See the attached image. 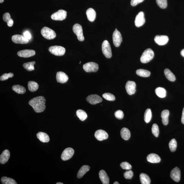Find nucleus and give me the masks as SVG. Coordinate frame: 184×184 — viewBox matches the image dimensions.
<instances>
[{
	"instance_id": "46",
	"label": "nucleus",
	"mask_w": 184,
	"mask_h": 184,
	"mask_svg": "<svg viewBox=\"0 0 184 184\" xmlns=\"http://www.w3.org/2000/svg\"><path fill=\"white\" fill-rule=\"evenodd\" d=\"M3 21L6 22H8L10 20L12 19L11 17L10 14L8 12L5 13L3 15Z\"/></svg>"
},
{
	"instance_id": "53",
	"label": "nucleus",
	"mask_w": 184,
	"mask_h": 184,
	"mask_svg": "<svg viewBox=\"0 0 184 184\" xmlns=\"http://www.w3.org/2000/svg\"><path fill=\"white\" fill-rule=\"evenodd\" d=\"M114 184H119V183L118 182H115L114 183Z\"/></svg>"
},
{
	"instance_id": "11",
	"label": "nucleus",
	"mask_w": 184,
	"mask_h": 184,
	"mask_svg": "<svg viewBox=\"0 0 184 184\" xmlns=\"http://www.w3.org/2000/svg\"><path fill=\"white\" fill-rule=\"evenodd\" d=\"M145 22V20L143 12H140L136 16L135 20V26L139 27L142 26Z\"/></svg>"
},
{
	"instance_id": "7",
	"label": "nucleus",
	"mask_w": 184,
	"mask_h": 184,
	"mask_svg": "<svg viewBox=\"0 0 184 184\" xmlns=\"http://www.w3.org/2000/svg\"><path fill=\"white\" fill-rule=\"evenodd\" d=\"M83 68L86 72H96L99 69V65L95 62H89L84 64Z\"/></svg>"
},
{
	"instance_id": "56",
	"label": "nucleus",
	"mask_w": 184,
	"mask_h": 184,
	"mask_svg": "<svg viewBox=\"0 0 184 184\" xmlns=\"http://www.w3.org/2000/svg\"><path fill=\"white\" fill-rule=\"evenodd\" d=\"M117 29H116L115 30H117Z\"/></svg>"
},
{
	"instance_id": "49",
	"label": "nucleus",
	"mask_w": 184,
	"mask_h": 184,
	"mask_svg": "<svg viewBox=\"0 0 184 184\" xmlns=\"http://www.w3.org/2000/svg\"><path fill=\"white\" fill-rule=\"evenodd\" d=\"M7 25L9 27H12L14 24V21L12 19L10 20L7 23Z\"/></svg>"
},
{
	"instance_id": "55",
	"label": "nucleus",
	"mask_w": 184,
	"mask_h": 184,
	"mask_svg": "<svg viewBox=\"0 0 184 184\" xmlns=\"http://www.w3.org/2000/svg\"><path fill=\"white\" fill-rule=\"evenodd\" d=\"M81 63V62L80 61V63H79V64H80Z\"/></svg>"
},
{
	"instance_id": "39",
	"label": "nucleus",
	"mask_w": 184,
	"mask_h": 184,
	"mask_svg": "<svg viewBox=\"0 0 184 184\" xmlns=\"http://www.w3.org/2000/svg\"><path fill=\"white\" fill-rule=\"evenodd\" d=\"M156 3L160 8L165 9L167 5V0H156Z\"/></svg>"
},
{
	"instance_id": "40",
	"label": "nucleus",
	"mask_w": 184,
	"mask_h": 184,
	"mask_svg": "<svg viewBox=\"0 0 184 184\" xmlns=\"http://www.w3.org/2000/svg\"><path fill=\"white\" fill-rule=\"evenodd\" d=\"M102 97L106 100L109 101H114L115 100V97L112 94L106 93L103 94Z\"/></svg>"
},
{
	"instance_id": "1",
	"label": "nucleus",
	"mask_w": 184,
	"mask_h": 184,
	"mask_svg": "<svg viewBox=\"0 0 184 184\" xmlns=\"http://www.w3.org/2000/svg\"><path fill=\"white\" fill-rule=\"evenodd\" d=\"M46 100L43 96L34 97L29 101V104L36 113H41L45 109Z\"/></svg>"
},
{
	"instance_id": "10",
	"label": "nucleus",
	"mask_w": 184,
	"mask_h": 184,
	"mask_svg": "<svg viewBox=\"0 0 184 184\" xmlns=\"http://www.w3.org/2000/svg\"><path fill=\"white\" fill-rule=\"evenodd\" d=\"M74 150L72 148H68L64 151L61 156L62 160L67 161L71 159L74 154Z\"/></svg>"
},
{
	"instance_id": "18",
	"label": "nucleus",
	"mask_w": 184,
	"mask_h": 184,
	"mask_svg": "<svg viewBox=\"0 0 184 184\" xmlns=\"http://www.w3.org/2000/svg\"><path fill=\"white\" fill-rule=\"evenodd\" d=\"M95 136L96 139L99 141H102L106 139L108 137V134L104 131L99 130L95 132Z\"/></svg>"
},
{
	"instance_id": "48",
	"label": "nucleus",
	"mask_w": 184,
	"mask_h": 184,
	"mask_svg": "<svg viewBox=\"0 0 184 184\" xmlns=\"http://www.w3.org/2000/svg\"><path fill=\"white\" fill-rule=\"evenodd\" d=\"M23 36L28 40H30L32 38V36L28 31H25L23 33Z\"/></svg>"
},
{
	"instance_id": "6",
	"label": "nucleus",
	"mask_w": 184,
	"mask_h": 184,
	"mask_svg": "<svg viewBox=\"0 0 184 184\" xmlns=\"http://www.w3.org/2000/svg\"><path fill=\"white\" fill-rule=\"evenodd\" d=\"M73 32L77 36V38L79 41H84V37L81 26L78 24H75L73 25Z\"/></svg>"
},
{
	"instance_id": "16",
	"label": "nucleus",
	"mask_w": 184,
	"mask_h": 184,
	"mask_svg": "<svg viewBox=\"0 0 184 184\" xmlns=\"http://www.w3.org/2000/svg\"><path fill=\"white\" fill-rule=\"evenodd\" d=\"M35 51L31 49H24L18 51L17 54L18 56L24 58H28L34 56Z\"/></svg>"
},
{
	"instance_id": "30",
	"label": "nucleus",
	"mask_w": 184,
	"mask_h": 184,
	"mask_svg": "<svg viewBox=\"0 0 184 184\" xmlns=\"http://www.w3.org/2000/svg\"><path fill=\"white\" fill-rule=\"evenodd\" d=\"M28 89L31 92H34L37 91L39 88V85L37 83L33 81H30L28 84Z\"/></svg>"
},
{
	"instance_id": "35",
	"label": "nucleus",
	"mask_w": 184,
	"mask_h": 184,
	"mask_svg": "<svg viewBox=\"0 0 184 184\" xmlns=\"http://www.w3.org/2000/svg\"><path fill=\"white\" fill-rule=\"evenodd\" d=\"M35 64V62L34 61L29 62L24 64L23 66L26 70L29 71H32L34 70V65Z\"/></svg>"
},
{
	"instance_id": "37",
	"label": "nucleus",
	"mask_w": 184,
	"mask_h": 184,
	"mask_svg": "<svg viewBox=\"0 0 184 184\" xmlns=\"http://www.w3.org/2000/svg\"><path fill=\"white\" fill-rule=\"evenodd\" d=\"M1 181L3 184H17L15 180L12 178L3 177L1 178Z\"/></svg>"
},
{
	"instance_id": "9",
	"label": "nucleus",
	"mask_w": 184,
	"mask_h": 184,
	"mask_svg": "<svg viewBox=\"0 0 184 184\" xmlns=\"http://www.w3.org/2000/svg\"><path fill=\"white\" fill-rule=\"evenodd\" d=\"M113 44L116 47H118L122 41V36L119 31L115 30L113 34Z\"/></svg>"
},
{
	"instance_id": "23",
	"label": "nucleus",
	"mask_w": 184,
	"mask_h": 184,
	"mask_svg": "<svg viewBox=\"0 0 184 184\" xmlns=\"http://www.w3.org/2000/svg\"><path fill=\"white\" fill-rule=\"evenodd\" d=\"M86 15L88 20L91 22L95 21L96 18V12L93 9L90 8L87 9L86 12Z\"/></svg>"
},
{
	"instance_id": "22",
	"label": "nucleus",
	"mask_w": 184,
	"mask_h": 184,
	"mask_svg": "<svg viewBox=\"0 0 184 184\" xmlns=\"http://www.w3.org/2000/svg\"><path fill=\"white\" fill-rule=\"evenodd\" d=\"M99 178L102 183L103 184H109L110 179L106 171L102 170L99 173Z\"/></svg>"
},
{
	"instance_id": "17",
	"label": "nucleus",
	"mask_w": 184,
	"mask_h": 184,
	"mask_svg": "<svg viewBox=\"0 0 184 184\" xmlns=\"http://www.w3.org/2000/svg\"><path fill=\"white\" fill-rule=\"evenodd\" d=\"M154 41L159 45H165L168 41V36L164 35H157L154 39Z\"/></svg>"
},
{
	"instance_id": "33",
	"label": "nucleus",
	"mask_w": 184,
	"mask_h": 184,
	"mask_svg": "<svg viewBox=\"0 0 184 184\" xmlns=\"http://www.w3.org/2000/svg\"><path fill=\"white\" fill-rule=\"evenodd\" d=\"M76 114L80 120L84 121L87 118V114L84 110H78L76 111Z\"/></svg>"
},
{
	"instance_id": "29",
	"label": "nucleus",
	"mask_w": 184,
	"mask_h": 184,
	"mask_svg": "<svg viewBox=\"0 0 184 184\" xmlns=\"http://www.w3.org/2000/svg\"><path fill=\"white\" fill-rule=\"evenodd\" d=\"M139 177L141 184H150L151 179L148 175L144 173H141Z\"/></svg>"
},
{
	"instance_id": "27",
	"label": "nucleus",
	"mask_w": 184,
	"mask_h": 184,
	"mask_svg": "<svg viewBox=\"0 0 184 184\" xmlns=\"http://www.w3.org/2000/svg\"><path fill=\"white\" fill-rule=\"evenodd\" d=\"M121 137L125 140H128L131 137V133L128 129L124 128L121 130Z\"/></svg>"
},
{
	"instance_id": "28",
	"label": "nucleus",
	"mask_w": 184,
	"mask_h": 184,
	"mask_svg": "<svg viewBox=\"0 0 184 184\" xmlns=\"http://www.w3.org/2000/svg\"><path fill=\"white\" fill-rule=\"evenodd\" d=\"M164 73L165 76L171 82H174L176 80V77L172 72L168 69L164 70Z\"/></svg>"
},
{
	"instance_id": "4",
	"label": "nucleus",
	"mask_w": 184,
	"mask_h": 184,
	"mask_svg": "<svg viewBox=\"0 0 184 184\" xmlns=\"http://www.w3.org/2000/svg\"><path fill=\"white\" fill-rule=\"evenodd\" d=\"M49 51L51 54L56 56H63L65 54L66 49L60 46H53L49 48Z\"/></svg>"
},
{
	"instance_id": "12",
	"label": "nucleus",
	"mask_w": 184,
	"mask_h": 184,
	"mask_svg": "<svg viewBox=\"0 0 184 184\" xmlns=\"http://www.w3.org/2000/svg\"><path fill=\"white\" fill-rule=\"evenodd\" d=\"M136 85L135 82L128 81L125 86L127 93L130 95L134 94L136 91Z\"/></svg>"
},
{
	"instance_id": "13",
	"label": "nucleus",
	"mask_w": 184,
	"mask_h": 184,
	"mask_svg": "<svg viewBox=\"0 0 184 184\" xmlns=\"http://www.w3.org/2000/svg\"><path fill=\"white\" fill-rule=\"evenodd\" d=\"M86 100L90 104L95 105L102 102V98L97 95H89L86 98Z\"/></svg>"
},
{
	"instance_id": "14",
	"label": "nucleus",
	"mask_w": 184,
	"mask_h": 184,
	"mask_svg": "<svg viewBox=\"0 0 184 184\" xmlns=\"http://www.w3.org/2000/svg\"><path fill=\"white\" fill-rule=\"evenodd\" d=\"M12 40L14 43L25 44L28 43L29 40L23 36L19 34H16L12 36Z\"/></svg>"
},
{
	"instance_id": "8",
	"label": "nucleus",
	"mask_w": 184,
	"mask_h": 184,
	"mask_svg": "<svg viewBox=\"0 0 184 184\" xmlns=\"http://www.w3.org/2000/svg\"><path fill=\"white\" fill-rule=\"evenodd\" d=\"M67 16V12L66 11L60 10L51 15V18L53 20L56 21H62L66 19Z\"/></svg>"
},
{
	"instance_id": "36",
	"label": "nucleus",
	"mask_w": 184,
	"mask_h": 184,
	"mask_svg": "<svg viewBox=\"0 0 184 184\" xmlns=\"http://www.w3.org/2000/svg\"><path fill=\"white\" fill-rule=\"evenodd\" d=\"M152 117V113L151 110L150 108H148L145 111L144 116V119L145 122L148 123L150 122Z\"/></svg>"
},
{
	"instance_id": "43",
	"label": "nucleus",
	"mask_w": 184,
	"mask_h": 184,
	"mask_svg": "<svg viewBox=\"0 0 184 184\" xmlns=\"http://www.w3.org/2000/svg\"><path fill=\"white\" fill-rule=\"evenodd\" d=\"M120 166L123 169L129 170L132 168L131 165L127 162H123L120 164Z\"/></svg>"
},
{
	"instance_id": "52",
	"label": "nucleus",
	"mask_w": 184,
	"mask_h": 184,
	"mask_svg": "<svg viewBox=\"0 0 184 184\" xmlns=\"http://www.w3.org/2000/svg\"><path fill=\"white\" fill-rule=\"evenodd\" d=\"M4 1V0H0V3H3Z\"/></svg>"
},
{
	"instance_id": "31",
	"label": "nucleus",
	"mask_w": 184,
	"mask_h": 184,
	"mask_svg": "<svg viewBox=\"0 0 184 184\" xmlns=\"http://www.w3.org/2000/svg\"><path fill=\"white\" fill-rule=\"evenodd\" d=\"M155 93L157 96L161 98H164L166 96V92L164 88L158 87L155 89Z\"/></svg>"
},
{
	"instance_id": "24",
	"label": "nucleus",
	"mask_w": 184,
	"mask_h": 184,
	"mask_svg": "<svg viewBox=\"0 0 184 184\" xmlns=\"http://www.w3.org/2000/svg\"><path fill=\"white\" fill-rule=\"evenodd\" d=\"M37 137L43 143H47L49 141V138L47 133L43 132H39L37 134Z\"/></svg>"
},
{
	"instance_id": "47",
	"label": "nucleus",
	"mask_w": 184,
	"mask_h": 184,
	"mask_svg": "<svg viewBox=\"0 0 184 184\" xmlns=\"http://www.w3.org/2000/svg\"><path fill=\"white\" fill-rule=\"evenodd\" d=\"M144 1V0H131V5L132 6H135Z\"/></svg>"
},
{
	"instance_id": "54",
	"label": "nucleus",
	"mask_w": 184,
	"mask_h": 184,
	"mask_svg": "<svg viewBox=\"0 0 184 184\" xmlns=\"http://www.w3.org/2000/svg\"><path fill=\"white\" fill-rule=\"evenodd\" d=\"M63 183H56V184H63Z\"/></svg>"
},
{
	"instance_id": "20",
	"label": "nucleus",
	"mask_w": 184,
	"mask_h": 184,
	"mask_svg": "<svg viewBox=\"0 0 184 184\" xmlns=\"http://www.w3.org/2000/svg\"><path fill=\"white\" fill-rule=\"evenodd\" d=\"M147 161L149 162L152 163H159L161 161L160 156L155 154H151L147 156Z\"/></svg>"
},
{
	"instance_id": "38",
	"label": "nucleus",
	"mask_w": 184,
	"mask_h": 184,
	"mask_svg": "<svg viewBox=\"0 0 184 184\" xmlns=\"http://www.w3.org/2000/svg\"><path fill=\"white\" fill-rule=\"evenodd\" d=\"M177 142L176 140L174 139L171 140L169 143V148L171 152H172L175 151L177 148Z\"/></svg>"
},
{
	"instance_id": "34",
	"label": "nucleus",
	"mask_w": 184,
	"mask_h": 184,
	"mask_svg": "<svg viewBox=\"0 0 184 184\" xmlns=\"http://www.w3.org/2000/svg\"><path fill=\"white\" fill-rule=\"evenodd\" d=\"M136 73L139 76L143 77H148L150 76V72L147 70L139 69L137 70Z\"/></svg>"
},
{
	"instance_id": "5",
	"label": "nucleus",
	"mask_w": 184,
	"mask_h": 184,
	"mask_svg": "<svg viewBox=\"0 0 184 184\" xmlns=\"http://www.w3.org/2000/svg\"><path fill=\"white\" fill-rule=\"evenodd\" d=\"M102 51L105 56L108 58H110L112 56L111 47L110 44L107 40L103 42L102 45Z\"/></svg>"
},
{
	"instance_id": "21",
	"label": "nucleus",
	"mask_w": 184,
	"mask_h": 184,
	"mask_svg": "<svg viewBox=\"0 0 184 184\" xmlns=\"http://www.w3.org/2000/svg\"><path fill=\"white\" fill-rule=\"evenodd\" d=\"M10 157V152L9 150H6L3 151L0 156V163L1 164H4L8 161Z\"/></svg>"
},
{
	"instance_id": "26",
	"label": "nucleus",
	"mask_w": 184,
	"mask_h": 184,
	"mask_svg": "<svg viewBox=\"0 0 184 184\" xmlns=\"http://www.w3.org/2000/svg\"><path fill=\"white\" fill-rule=\"evenodd\" d=\"M90 168V167L89 166H83L78 171V174H77V177L79 179L82 178L85 174L89 170Z\"/></svg>"
},
{
	"instance_id": "32",
	"label": "nucleus",
	"mask_w": 184,
	"mask_h": 184,
	"mask_svg": "<svg viewBox=\"0 0 184 184\" xmlns=\"http://www.w3.org/2000/svg\"><path fill=\"white\" fill-rule=\"evenodd\" d=\"M12 89L16 93L21 94H23L26 92L25 88L23 86L20 85H15L13 86Z\"/></svg>"
},
{
	"instance_id": "2",
	"label": "nucleus",
	"mask_w": 184,
	"mask_h": 184,
	"mask_svg": "<svg viewBox=\"0 0 184 184\" xmlns=\"http://www.w3.org/2000/svg\"><path fill=\"white\" fill-rule=\"evenodd\" d=\"M154 56V53L152 49H148L145 50L141 57V62L143 64H146L152 60Z\"/></svg>"
},
{
	"instance_id": "44",
	"label": "nucleus",
	"mask_w": 184,
	"mask_h": 184,
	"mask_svg": "<svg viewBox=\"0 0 184 184\" xmlns=\"http://www.w3.org/2000/svg\"><path fill=\"white\" fill-rule=\"evenodd\" d=\"M115 116L116 118L119 120H121L124 117V114L122 110H118L115 112Z\"/></svg>"
},
{
	"instance_id": "41",
	"label": "nucleus",
	"mask_w": 184,
	"mask_h": 184,
	"mask_svg": "<svg viewBox=\"0 0 184 184\" xmlns=\"http://www.w3.org/2000/svg\"><path fill=\"white\" fill-rule=\"evenodd\" d=\"M152 132L153 135L156 137H158L159 133V127L156 124L153 125L152 128Z\"/></svg>"
},
{
	"instance_id": "51",
	"label": "nucleus",
	"mask_w": 184,
	"mask_h": 184,
	"mask_svg": "<svg viewBox=\"0 0 184 184\" xmlns=\"http://www.w3.org/2000/svg\"><path fill=\"white\" fill-rule=\"evenodd\" d=\"M181 54L182 56L184 57V49H183L181 51Z\"/></svg>"
},
{
	"instance_id": "42",
	"label": "nucleus",
	"mask_w": 184,
	"mask_h": 184,
	"mask_svg": "<svg viewBox=\"0 0 184 184\" xmlns=\"http://www.w3.org/2000/svg\"><path fill=\"white\" fill-rule=\"evenodd\" d=\"M14 76V74L12 73H5L2 75L0 78V80L1 81H3L8 80L9 78H12Z\"/></svg>"
},
{
	"instance_id": "15",
	"label": "nucleus",
	"mask_w": 184,
	"mask_h": 184,
	"mask_svg": "<svg viewBox=\"0 0 184 184\" xmlns=\"http://www.w3.org/2000/svg\"><path fill=\"white\" fill-rule=\"evenodd\" d=\"M170 177L176 182H179L180 180L181 177V172L178 167H175L171 171L170 174Z\"/></svg>"
},
{
	"instance_id": "50",
	"label": "nucleus",
	"mask_w": 184,
	"mask_h": 184,
	"mask_svg": "<svg viewBox=\"0 0 184 184\" xmlns=\"http://www.w3.org/2000/svg\"><path fill=\"white\" fill-rule=\"evenodd\" d=\"M181 121L182 124H184V108H183V112H182Z\"/></svg>"
},
{
	"instance_id": "3",
	"label": "nucleus",
	"mask_w": 184,
	"mask_h": 184,
	"mask_svg": "<svg viewBox=\"0 0 184 184\" xmlns=\"http://www.w3.org/2000/svg\"><path fill=\"white\" fill-rule=\"evenodd\" d=\"M41 32L42 36L47 40L54 39L56 36V33L54 30L47 27L43 28L41 29Z\"/></svg>"
},
{
	"instance_id": "25",
	"label": "nucleus",
	"mask_w": 184,
	"mask_h": 184,
	"mask_svg": "<svg viewBox=\"0 0 184 184\" xmlns=\"http://www.w3.org/2000/svg\"><path fill=\"white\" fill-rule=\"evenodd\" d=\"M170 112L168 110H164L162 112L161 117L163 124L166 126L168 123V117Z\"/></svg>"
},
{
	"instance_id": "45",
	"label": "nucleus",
	"mask_w": 184,
	"mask_h": 184,
	"mask_svg": "<svg viewBox=\"0 0 184 184\" xmlns=\"http://www.w3.org/2000/svg\"><path fill=\"white\" fill-rule=\"evenodd\" d=\"M133 176V172L131 170L127 171L124 174V177L126 179H132Z\"/></svg>"
},
{
	"instance_id": "19",
	"label": "nucleus",
	"mask_w": 184,
	"mask_h": 184,
	"mask_svg": "<svg viewBox=\"0 0 184 184\" xmlns=\"http://www.w3.org/2000/svg\"><path fill=\"white\" fill-rule=\"evenodd\" d=\"M57 82L60 83L64 84L67 82L69 78L68 75L62 72H58L56 74Z\"/></svg>"
}]
</instances>
